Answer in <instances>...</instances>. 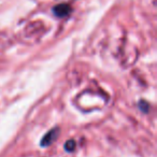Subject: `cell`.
Returning <instances> with one entry per match:
<instances>
[{
	"instance_id": "6da1fadb",
	"label": "cell",
	"mask_w": 157,
	"mask_h": 157,
	"mask_svg": "<svg viewBox=\"0 0 157 157\" xmlns=\"http://www.w3.org/2000/svg\"><path fill=\"white\" fill-rule=\"evenodd\" d=\"M53 12L55 13V15L58 17H65V16L69 15V13L71 12V7L67 3L63 5H58L53 9Z\"/></svg>"
}]
</instances>
